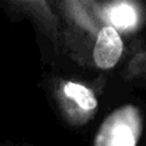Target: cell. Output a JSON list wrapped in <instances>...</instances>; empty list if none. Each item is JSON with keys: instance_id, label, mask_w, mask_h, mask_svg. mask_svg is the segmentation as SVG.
<instances>
[{"instance_id": "1", "label": "cell", "mask_w": 146, "mask_h": 146, "mask_svg": "<svg viewBox=\"0 0 146 146\" xmlns=\"http://www.w3.org/2000/svg\"><path fill=\"white\" fill-rule=\"evenodd\" d=\"M142 114L136 105L114 109L96 132L94 146H137L142 133Z\"/></svg>"}, {"instance_id": "2", "label": "cell", "mask_w": 146, "mask_h": 146, "mask_svg": "<svg viewBox=\"0 0 146 146\" xmlns=\"http://www.w3.org/2000/svg\"><path fill=\"white\" fill-rule=\"evenodd\" d=\"M56 99L66 119L73 126L88 123L99 109L94 90L77 81H63L56 90Z\"/></svg>"}, {"instance_id": "3", "label": "cell", "mask_w": 146, "mask_h": 146, "mask_svg": "<svg viewBox=\"0 0 146 146\" xmlns=\"http://www.w3.org/2000/svg\"><path fill=\"white\" fill-rule=\"evenodd\" d=\"M91 9L101 25H109L119 33L121 31L136 30L140 21V10L136 3L113 1L96 3L90 1Z\"/></svg>"}, {"instance_id": "4", "label": "cell", "mask_w": 146, "mask_h": 146, "mask_svg": "<svg viewBox=\"0 0 146 146\" xmlns=\"http://www.w3.org/2000/svg\"><path fill=\"white\" fill-rule=\"evenodd\" d=\"M123 55V40L114 27L104 25L96 33L92 48V60L98 68L111 69Z\"/></svg>"}, {"instance_id": "5", "label": "cell", "mask_w": 146, "mask_h": 146, "mask_svg": "<svg viewBox=\"0 0 146 146\" xmlns=\"http://www.w3.org/2000/svg\"><path fill=\"white\" fill-rule=\"evenodd\" d=\"M129 78H146V50L136 51L127 63Z\"/></svg>"}]
</instances>
